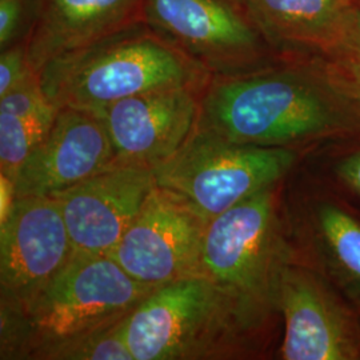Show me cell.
Wrapping results in <instances>:
<instances>
[{
    "label": "cell",
    "instance_id": "obj_9",
    "mask_svg": "<svg viewBox=\"0 0 360 360\" xmlns=\"http://www.w3.org/2000/svg\"><path fill=\"white\" fill-rule=\"evenodd\" d=\"M284 331L276 358L360 360V312L307 264L288 259L279 279Z\"/></svg>",
    "mask_w": 360,
    "mask_h": 360
},
{
    "label": "cell",
    "instance_id": "obj_5",
    "mask_svg": "<svg viewBox=\"0 0 360 360\" xmlns=\"http://www.w3.org/2000/svg\"><path fill=\"white\" fill-rule=\"evenodd\" d=\"M124 339L132 360L252 359L269 348L200 275L156 287L129 314Z\"/></svg>",
    "mask_w": 360,
    "mask_h": 360
},
{
    "label": "cell",
    "instance_id": "obj_17",
    "mask_svg": "<svg viewBox=\"0 0 360 360\" xmlns=\"http://www.w3.org/2000/svg\"><path fill=\"white\" fill-rule=\"evenodd\" d=\"M297 168L360 218V132L306 151Z\"/></svg>",
    "mask_w": 360,
    "mask_h": 360
},
{
    "label": "cell",
    "instance_id": "obj_7",
    "mask_svg": "<svg viewBox=\"0 0 360 360\" xmlns=\"http://www.w3.org/2000/svg\"><path fill=\"white\" fill-rule=\"evenodd\" d=\"M143 22L212 75L255 70L279 56L239 0H144Z\"/></svg>",
    "mask_w": 360,
    "mask_h": 360
},
{
    "label": "cell",
    "instance_id": "obj_12",
    "mask_svg": "<svg viewBox=\"0 0 360 360\" xmlns=\"http://www.w3.org/2000/svg\"><path fill=\"white\" fill-rule=\"evenodd\" d=\"M203 91H148L92 114L103 122L116 162L155 169L176 154L198 127Z\"/></svg>",
    "mask_w": 360,
    "mask_h": 360
},
{
    "label": "cell",
    "instance_id": "obj_11",
    "mask_svg": "<svg viewBox=\"0 0 360 360\" xmlns=\"http://www.w3.org/2000/svg\"><path fill=\"white\" fill-rule=\"evenodd\" d=\"M206 220L155 184L108 257L135 281L160 287L200 272Z\"/></svg>",
    "mask_w": 360,
    "mask_h": 360
},
{
    "label": "cell",
    "instance_id": "obj_14",
    "mask_svg": "<svg viewBox=\"0 0 360 360\" xmlns=\"http://www.w3.org/2000/svg\"><path fill=\"white\" fill-rule=\"evenodd\" d=\"M115 162L103 122L92 112L63 107L51 129L16 175V198L55 196Z\"/></svg>",
    "mask_w": 360,
    "mask_h": 360
},
{
    "label": "cell",
    "instance_id": "obj_20",
    "mask_svg": "<svg viewBox=\"0 0 360 360\" xmlns=\"http://www.w3.org/2000/svg\"><path fill=\"white\" fill-rule=\"evenodd\" d=\"M38 0H0V49L4 50L27 38Z\"/></svg>",
    "mask_w": 360,
    "mask_h": 360
},
{
    "label": "cell",
    "instance_id": "obj_16",
    "mask_svg": "<svg viewBox=\"0 0 360 360\" xmlns=\"http://www.w3.org/2000/svg\"><path fill=\"white\" fill-rule=\"evenodd\" d=\"M144 0H38L25 39L31 68L143 22Z\"/></svg>",
    "mask_w": 360,
    "mask_h": 360
},
{
    "label": "cell",
    "instance_id": "obj_4",
    "mask_svg": "<svg viewBox=\"0 0 360 360\" xmlns=\"http://www.w3.org/2000/svg\"><path fill=\"white\" fill-rule=\"evenodd\" d=\"M156 287L108 255L74 252L22 316H1V359L47 360L53 349L117 322Z\"/></svg>",
    "mask_w": 360,
    "mask_h": 360
},
{
    "label": "cell",
    "instance_id": "obj_8",
    "mask_svg": "<svg viewBox=\"0 0 360 360\" xmlns=\"http://www.w3.org/2000/svg\"><path fill=\"white\" fill-rule=\"evenodd\" d=\"M291 257L318 271L360 312V218L296 167L283 187Z\"/></svg>",
    "mask_w": 360,
    "mask_h": 360
},
{
    "label": "cell",
    "instance_id": "obj_1",
    "mask_svg": "<svg viewBox=\"0 0 360 360\" xmlns=\"http://www.w3.org/2000/svg\"><path fill=\"white\" fill-rule=\"evenodd\" d=\"M198 129L238 144L306 153L360 132V105L315 59L279 55L255 70L212 75Z\"/></svg>",
    "mask_w": 360,
    "mask_h": 360
},
{
    "label": "cell",
    "instance_id": "obj_18",
    "mask_svg": "<svg viewBox=\"0 0 360 360\" xmlns=\"http://www.w3.org/2000/svg\"><path fill=\"white\" fill-rule=\"evenodd\" d=\"M58 111L38 115L0 112V174L15 181L18 172L51 129Z\"/></svg>",
    "mask_w": 360,
    "mask_h": 360
},
{
    "label": "cell",
    "instance_id": "obj_21",
    "mask_svg": "<svg viewBox=\"0 0 360 360\" xmlns=\"http://www.w3.org/2000/svg\"><path fill=\"white\" fill-rule=\"evenodd\" d=\"M37 74L28 62L26 41H19L1 50L0 55V96L22 84L27 77Z\"/></svg>",
    "mask_w": 360,
    "mask_h": 360
},
{
    "label": "cell",
    "instance_id": "obj_13",
    "mask_svg": "<svg viewBox=\"0 0 360 360\" xmlns=\"http://www.w3.org/2000/svg\"><path fill=\"white\" fill-rule=\"evenodd\" d=\"M155 184L154 169L115 160L52 196L60 207L75 252L108 255Z\"/></svg>",
    "mask_w": 360,
    "mask_h": 360
},
{
    "label": "cell",
    "instance_id": "obj_10",
    "mask_svg": "<svg viewBox=\"0 0 360 360\" xmlns=\"http://www.w3.org/2000/svg\"><path fill=\"white\" fill-rule=\"evenodd\" d=\"M74 252L53 198H16L0 224V316L25 315Z\"/></svg>",
    "mask_w": 360,
    "mask_h": 360
},
{
    "label": "cell",
    "instance_id": "obj_3",
    "mask_svg": "<svg viewBox=\"0 0 360 360\" xmlns=\"http://www.w3.org/2000/svg\"><path fill=\"white\" fill-rule=\"evenodd\" d=\"M284 181L208 223L199 272L231 299L267 347L281 316V272L291 259L284 227Z\"/></svg>",
    "mask_w": 360,
    "mask_h": 360
},
{
    "label": "cell",
    "instance_id": "obj_2",
    "mask_svg": "<svg viewBox=\"0 0 360 360\" xmlns=\"http://www.w3.org/2000/svg\"><path fill=\"white\" fill-rule=\"evenodd\" d=\"M56 108L95 112L148 91L205 90L212 74L144 22L52 59L38 74Z\"/></svg>",
    "mask_w": 360,
    "mask_h": 360
},
{
    "label": "cell",
    "instance_id": "obj_6",
    "mask_svg": "<svg viewBox=\"0 0 360 360\" xmlns=\"http://www.w3.org/2000/svg\"><path fill=\"white\" fill-rule=\"evenodd\" d=\"M304 153L226 141L198 129L154 169L158 187L210 223L232 207L287 179Z\"/></svg>",
    "mask_w": 360,
    "mask_h": 360
},
{
    "label": "cell",
    "instance_id": "obj_22",
    "mask_svg": "<svg viewBox=\"0 0 360 360\" xmlns=\"http://www.w3.org/2000/svg\"><path fill=\"white\" fill-rule=\"evenodd\" d=\"M358 3H359V4H360V0H358Z\"/></svg>",
    "mask_w": 360,
    "mask_h": 360
},
{
    "label": "cell",
    "instance_id": "obj_19",
    "mask_svg": "<svg viewBox=\"0 0 360 360\" xmlns=\"http://www.w3.org/2000/svg\"><path fill=\"white\" fill-rule=\"evenodd\" d=\"M314 59L360 105V35L328 56Z\"/></svg>",
    "mask_w": 360,
    "mask_h": 360
},
{
    "label": "cell",
    "instance_id": "obj_15",
    "mask_svg": "<svg viewBox=\"0 0 360 360\" xmlns=\"http://www.w3.org/2000/svg\"><path fill=\"white\" fill-rule=\"evenodd\" d=\"M278 55L324 58L360 35L358 0H239Z\"/></svg>",
    "mask_w": 360,
    "mask_h": 360
}]
</instances>
